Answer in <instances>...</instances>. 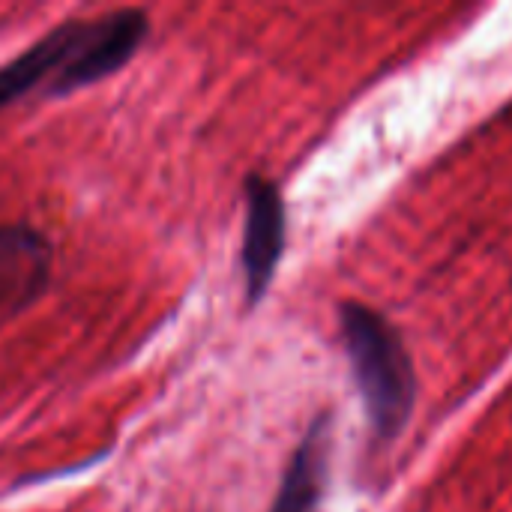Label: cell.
I'll list each match as a JSON object with an SVG mask.
<instances>
[{"instance_id": "cell-1", "label": "cell", "mask_w": 512, "mask_h": 512, "mask_svg": "<svg viewBox=\"0 0 512 512\" xmlns=\"http://www.w3.org/2000/svg\"><path fill=\"white\" fill-rule=\"evenodd\" d=\"M339 324L369 426L381 441H393L405 432L417 405L411 354L399 330L372 306L342 303Z\"/></svg>"}, {"instance_id": "cell-2", "label": "cell", "mask_w": 512, "mask_h": 512, "mask_svg": "<svg viewBox=\"0 0 512 512\" xmlns=\"http://www.w3.org/2000/svg\"><path fill=\"white\" fill-rule=\"evenodd\" d=\"M147 30H150V21L141 9H117V12L87 21L81 48L63 66V72L48 84V93L66 96L120 72L147 39Z\"/></svg>"}, {"instance_id": "cell-3", "label": "cell", "mask_w": 512, "mask_h": 512, "mask_svg": "<svg viewBox=\"0 0 512 512\" xmlns=\"http://www.w3.org/2000/svg\"><path fill=\"white\" fill-rule=\"evenodd\" d=\"M285 252V201L273 180L261 174L246 177V222H243V276H246V303L255 306L264 300L276 267Z\"/></svg>"}, {"instance_id": "cell-4", "label": "cell", "mask_w": 512, "mask_h": 512, "mask_svg": "<svg viewBox=\"0 0 512 512\" xmlns=\"http://www.w3.org/2000/svg\"><path fill=\"white\" fill-rule=\"evenodd\" d=\"M51 279V246L27 225L0 228V312H21Z\"/></svg>"}, {"instance_id": "cell-5", "label": "cell", "mask_w": 512, "mask_h": 512, "mask_svg": "<svg viewBox=\"0 0 512 512\" xmlns=\"http://www.w3.org/2000/svg\"><path fill=\"white\" fill-rule=\"evenodd\" d=\"M84 33H87V21H63L57 30L45 33L12 63L0 66V108L12 105L24 93L36 90L39 84L48 87L63 72V66L75 57V51L84 42Z\"/></svg>"}, {"instance_id": "cell-6", "label": "cell", "mask_w": 512, "mask_h": 512, "mask_svg": "<svg viewBox=\"0 0 512 512\" xmlns=\"http://www.w3.org/2000/svg\"><path fill=\"white\" fill-rule=\"evenodd\" d=\"M330 414H318L309 432L303 435L300 447L294 450L279 495L270 512H315L327 486V465H330Z\"/></svg>"}]
</instances>
